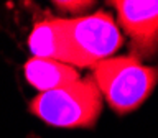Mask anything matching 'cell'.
Wrapping results in <instances>:
<instances>
[{"label": "cell", "instance_id": "cell-6", "mask_svg": "<svg viewBox=\"0 0 158 138\" xmlns=\"http://www.w3.org/2000/svg\"><path fill=\"white\" fill-rule=\"evenodd\" d=\"M23 74L27 82L40 92L68 86L79 79V71L71 64L35 56L23 64Z\"/></svg>", "mask_w": 158, "mask_h": 138}, {"label": "cell", "instance_id": "cell-3", "mask_svg": "<svg viewBox=\"0 0 158 138\" xmlns=\"http://www.w3.org/2000/svg\"><path fill=\"white\" fill-rule=\"evenodd\" d=\"M66 36L74 67H92L112 58L123 44V36L110 13L99 10L92 15L64 18Z\"/></svg>", "mask_w": 158, "mask_h": 138}, {"label": "cell", "instance_id": "cell-4", "mask_svg": "<svg viewBox=\"0 0 158 138\" xmlns=\"http://www.w3.org/2000/svg\"><path fill=\"white\" fill-rule=\"evenodd\" d=\"M117 22L132 39L137 58L158 53V0H114Z\"/></svg>", "mask_w": 158, "mask_h": 138}, {"label": "cell", "instance_id": "cell-2", "mask_svg": "<svg viewBox=\"0 0 158 138\" xmlns=\"http://www.w3.org/2000/svg\"><path fill=\"white\" fill-rule=\"evenodd\" d=\"M30 113L56 128H92L102 112V95L92 76L40 92L28 104Z\"/></svg>", "mask_w": 158, "mask_h": 138}, {"label": "cell", "instance_id": "cell-7", "mask_svg": "<svg viewBox=\"0 0 158 138\" xmlns=\"http://www.w3.org/2000/svg\"><path fill=\"white\" fill-rule=\"evenodd\" d=\"M54 5H56V8L63 10L66 13L77 15V13H82L86 10H89L94 5V2H91V0H66V2L58 0V2H54Z\"/></svg>", "mask_w": 158, "mask_h": 138}, {"label": "cell", "instance_id": "cell-5", "mask_svg": "<svg viewBox=\"0 0 158 138\" xmlns=\"http://www.w3.org/2000/svg\"><path fill=\"white\" fill-rule=\"evenodd\" d=\"M28 48L35 58L53 59L73 66L64 18H48L38 22L30 33Z\"/></svg>", "mask_w": 158, "mask_h": 138}, {"label": "cell", "instance_id": "cell-1", "mask_svg": "<svg viewBox=\"0 0 158 138\" xmlns=\"http://www.w3.org/2000/svg\"><path fill=\"white\" fill-rule=\"evenodd\" d=\"M91 69L102 100L118 115L137 110L158 84V67L147 66L137 56H112Z\"/></svg>", "mask_w": 158, "mask_h": 138}]
</instances>
